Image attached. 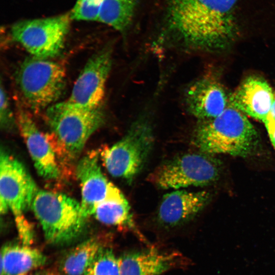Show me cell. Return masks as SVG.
Segmentation results:
<instances>
[{
  "label": "cell",
  "instance_id": "cell-4",
  "mask_svg": "<svg viewBox=\"0 0 275 275\" xmlns=\"http://www.w3.org/2000/svg\"><path fill=\"white\" fill-rule=\"evenodd\" d=\"M31 207L46 240L53 244L70 242L82 232L86 218L80 203L65 194L38 189Z\"/></svg>",
  "mask_w": 275,
  "mask_h": 275
},
{
  "label": "cell",
  "instance_id": "cell-24",
  "mask_svg": "<svg viewBox=\"0 0 275 275\" xmlns=\"http://www.w3.org/2000/svg\"><path fill=\"white\" fill-rule=\"evenodd\" d=\"M265 124H275V99L272 104L270 111L264 123Z\"/></svg>",
  "mask_w": 275,
  "mask_h": 275
},
{
  "label": "cell",
  "instance_id": "cell-3",
  "mask_svg": "<svg viewBox=\"0 0 275 275\" xmlns=\"http://www.w3.org/2000/svg\"><path fill=\"white\" fill-rule=\"evenodd\" d=\"M46 120L54 141L67 158L75 159L90 137L104 123L101 106L87 108L66 100L45 109Z\"/></svg>",
  "mask_w": 275,
  "mask_h": 275
},
{
  "label": "cell",
  "instance_id": "cell-21",
  "mask_svg": "<svg viewBox=\"0 0 275 275\" xmlns=\"http://www.w3.org/2000/svg\"><path fill=\"white\" fill-rule=\"evenodd\" d=\"M83 275H120L119 258L102 246Z\"/></svg>",
  "mask_w": 275,
  "mask_h": 275
},
{
  "label": "cell",
  "instance_id": "cell-2",
  "mask_svg": "<svg viewBox=\"0 0 275 275\" xmlns=\"http://www.w3.org/2000/svg\"><path fill=\"white\" fill-rule=\"evenodd\" d=\"M192 141L202 152L246 157L257 146L258 135L245 115L229 104L218 116L200 121Z\"/></svg>",
  "mask_w": 275,
  "mask_h": 275
},
{
  "label": "cell",
  "instance_id": "cell-20",
  "mask_svg": "<svg viewBox=\"0 0 275 275\" xmlns=\"http://www.w3.org/2000/svg\"><path fill=\"white\" fill-rule=\"evenodd\" d=\"M137 0H102L97 21L123 32L131 22Z\"/></svg>",
  "mask_w": 275,
  "mask_h": 275
},
{
  "label": "cell",
  "instance_id": "cell-14",
  "mask_svg": "<svg viewBox=\"0 0 275 275\" xmlns=\"http://www.w3.org/2000/svg\"><path fill=\"white\" fill-rule=\"evenodd\" d=\"M209 194L205 191L176 190L166 194L157 212L160 224L167 227L183 225L194 218L205 206Z\"/></svg>",
  "mask_w": 275,
  "mask_h": 275
},
{
  "label": "cell",
  "instance_id": "cell-10",
  "mask_svg": "<svg viewBox=\"0 0 275 275\" xmlns=\"http://www.w3.org/2000/svg\"><path fill=\"white\" fill-rule=\"evenodd\" d=\"M112 65L109 47H104L93 54L78 75L67 100L87 108L101 106Z\"/></svg>",
  "mask_w": 275,
  "mask_h": 275
},
{
  "label": "cell",
  "instance_id": "cell-9",
  "mask_svg": "<svg viewBox=\"0 0 275 275\" xmlns=\"http://www.w3.org/2000/svg\"><path fill=\"white\" fill-rule=\"evenodd\" d=\"M70 14L29 20L13 24L10 29L12 39L32 56L46 59L62 53L68 33Z\"/></svg>",
  "mask_w": 275,
  "mask_h": 275
},
{
  "label": "cell",
  "instance_id": "cell-23",
  "mask_svg": "<svg viewBox=\"0 0 275 275\" xmlns=\"http://www.w3.org/2000/svg\"><path fill=\"white\" fill-rule=\"evenodd\" d=\"M0 124L4 130H11L17 127L16 118L12 111L9 97L3 84L1 81Z\"/></svg>",
  "mask_w": 275,
  "mask_h": 275
},
{
  "label": "cell",
  "instance_id": "cell-26",
  "mask_svg": "<svg viewBox=\"0 0 275 275\" xmlns=\"http://www.w3.org/2000/svg\"><path fill=\"white\" fill-rule=\"evenodd\" d=\"M19 275H57L55 273L50 271H41L37 272H28Z\"/></svg>",
  "mask_w": 275,
  "mask_h": 275
},
{
  "label": "cell",
  "instance_id": "cell-19",
  "mask_svg": "<svg viewBox=\"0 0 275 275\" xmlns=\"http://www.w3.org/2000/svg\"><path fill=\"white\" fill-rule=\"evenodd\" d=\"M97 239H88L71 249L62 258L60 268L66 275H83L102 248Z\"/></svg>",
  "mask_w": 275,
  "mask_h": 275
},
{
  "label": "cell",
  "instance_id": "cell-8",
  "mask_svg": "<svg viewBox=\"0 0 275 275\" xmlns=\"http://www.w3.org/2000/svg\"><path fill=\"white\" fill-rule=\"evenodd\" d=\"M220 171V162L212 154L190 153L160 165L149 179L158 188L178 189L210 184L218 178Z\"/></svg>",
  "mask_w": 275,
  "mask_h": 275
},
{
  "label": "cell",
  "instance_id": "cell-13",
  "mask_svg": "<svg viewBox=\"0 0 275 275\" xmlns=\"http://www.w3.org/2000/svg\"><path fill=\"white\" fill-rule=\"evenodd\" d=\"M185 101L188 112L200 121L218 116L229 105L222 86L209 77L190 85L185 92Z\"/></svg>",
  "mask_w": 275,
  "mask_h": 275
},
{
  "label": "cell",
  "instance_id": "cell-18",
  "mask_svg": "<svg viewBox=\"0 0 275 275\" xmlns=\"http://www.w3.org/2000/svg\"><path fill=\"white\" fill-rule=\"evenodd\" d=\"M93 215L103 224L129 229L142 239L145 240L135 225L130 205L126 199L104 201L96 206Z\"/></svg>",
  "mask_w": 275,
  "mask_h": 275
},
{
  "label": "cell",
  "instance_id": "cell-17",
  "mask_svg": "<svg viewBox=\"0 0 275 275\" xmlns=\"http://www.w3.org/2000/svg\"><path fill=\"white\" fill-rule=\"evenodd\" d=\"M47 261L40 250L24 244H7L1 251L0 275H19L44 265Z\"/></svg>",
  "mask_w": 275,
  "mask_h": 275
},
{
  "label": "cell",
  "instance_id": "cell-11",
  "mask_svg": "<svg viewBox=\"0 0 275 275\" xmlns=\"http://www.w3.org/2000/svg\"><path fill=\"white\" fill-rule=\"evenodd\" d=\"M76 173L81 185V212L86 219L93 215L96 206L104 201L126 199L121 191L102 173L99 153L96 151H92L80 158Z\"/></svg>",
  "mask_w": 275,
  "mask_h": 275
},
{
  "label": "cell",
  "instance_id": "cell-25",
  "mask_svg": "<svg viewBox=\"0 0 275 275\" xmlns=\"http://www.w3.org/2000/svg\"><path fill=\"white\" fill-rule=\"evenodd\" d=\"M270 141L275 148V124H265Z\"/></svg>",
  "mask_w": 275,
  "mask_h": 275
},
{
  "label": "cell",
  "instance_id": "cell-6",
  "mask_svg": "<svg viewBox=\"0 0 275 275\" xmlns=\"http://www.w3.org/2000/svg\"><path fill=\"white\" fill-rule=\"evenodd\" d=\"M15 79L25 104L32 111L46 109L57 103L64 90L66 71L52 59L30 56L17 68Z\"/></svg>",
  "mask_w": 275,
  "mask_h": 275
},
{
  "label": "cell",
  "instance_id": "cell-12",
  "mask_svg": "<svg viewBox=\"0 0 275 275\" xmlns=\"http://www.w3.org/2000/svg\"><path fill=\"white\" fill-rule=\"evenodd\" d=\"M16 118L17 128L38 174L46 180L58 179L60 176V171L48 136L40 130L32 117L20 106L18 107Z\"/></svg>",
  "mask_w": 275,
  "mask_h": 275
},
{
  "label": "cell",
  "instance_id": "cell-15",
  "mask_svg": "<svg viewBox=\"0 0 275 275\" xmlns=\"http://www.w3.org/2000/svg\"><path fill=\"white\" fill-rule=\"evenodd\" d=\"M275 96L271 87L263 79L250 77L229 98V104L245 115L265 121Z\"/></svg>",
  "mask_w": 275,
  "mask_h": 275
},
{
  "label": "cell",
  "instance_id": "cell-22",
  "mask_svg": "<svg viewBox=\"0 0 275 275\" xmlns=\"http://www.w3.org/2000/svg\"><path fill=\"white\" fill-rule=\"evenodd\" d=\"M102 0H77L71 11V19L97 21Z\"/></svg>",
  "mask_w": 275,
  "mask_h": 275
},
{
  "label": "cell",
  "instance_id": "cell-5",
  "mask_svg": "<svg viewBox=\"0 0 275 275\" xmlns=\"http://www.w3.org/2000/svg\"><path fill=\"white\" fill-rule=\"evenodd\" d=\"M154 142L151 121L146 116H142L131 124L121 140L104 148L100 156L112 176L130 184L144 168Z\"/></svg>",
  "mask_w": 275,
  "mask_h": 275
},
{
  "label": "cell",
  "instance_id": "cell-7",
  "mask_svg": "<svg viewBox=\"0 0 275 275\" xmlns=\"http://www.w3.org/2000/svg\"><path fill=\"white\" fill-rule=\"evenodd\" d=\"M36 184L24 165L8 151L1 149L0 155V211L10 210L14 216L18 236L30 237L33 227L24 215L31 207L37 191Z\"/></svg>",
  "mask_w": 275,
  "mask_h": 275
},
{
  "label": "cell",
  "instance_id": "cell-16",
  "mask_svg": "<svg viewBox=\"0 0 275 275\" xmlns=\"http://www.w3.org/2000/svg\"><path fill=\"white\" fill-rule=\"evenodd\" d=\"M180 255L155 248L126 253L119 258L120 275H161L175 267Z\"/></svg>",
  "mask_w": 275,
  "mask_h": 275
},
{
  "label": "cell",
  "instance_id": "cell-1",
  "mask_svg": "<svg viewBox=\"0 0 275 275\" xmlns=\"http://www.w3.org/2000/svg\"><path fill=\"white\" fill-rule=\"evenodd\" d=\"M237 0H169L170 28L186 45L215 47L230 38L235 29Z\"/></svg>",
  "mask_w": 275,
  "mask_h": 275
}]
</instances>
